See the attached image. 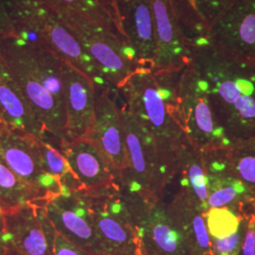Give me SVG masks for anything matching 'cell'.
<instances>
[{
	"label": "cell",
	"instance_id": "4",
	"mask_svg": "<svg viewBox=\"0 0 255 255\" xmlns=\"http://www.w3.org/2000/svg\"><path fill=\"white\" fill-rule=\"evenodd\" d=\"M49 6L73 34L110 86L119 90L131 74L142 67L133 49L120 37L93 25L69 9L51 4Z\"/></svg>",
	"mask_w": 255,
	"mask_h": 255
},
{
	"label": "cell",
	"instance_id": "2",
	"mask_svg": "<svg viewBox=\"0 0 255 255\" xmlns=\"http://www.w3.org/2000/svg\"><path fill=\"white\" fill-rule=\"evenodd\" d=\"M125 108L154 142L165 187L177 175L181 150L188 142L177 107L166 102L149 67H139L119 89Z\"/></svg>",
	"mask_w": 255,
	"mask_h": 255
},
{
	"label": "cell",
	"instance_id": "26",
	"mask_svg": "<svg viewBox=\"0 0 255 255\" xmlns=\"http://www.w3.org/2000/svg\"><path fill=\"white\" fill-rule=\"evenodd\" d=\"M226 149L237 178L255 193V136L235 141Z\"/></svg>",
	"mask_w": 255,
	"mask_h": 255
},
{
	"label": "cell",
	"instance_id": "24",
	"mask_svg": "<svg viewBox=\"0 0 255 255\" xmlns=\"http://www.w3.org/2000/svg\"><path fill=\"white\" fill-rule=\"evenodd\" d=\"M44 200L41 195L20 179L0 157V207L6 213Z\"/></svg>",
	"mask_w": 255,
	"mask_h": 255
},
{
	"label": "cell",
	"instance_id": "5",
	"mask_svg": "<svg viewBox=\"0 0 255 255\" xmlns=\"http://www.w3.org/2000/svg\"><path fill=\"white\" fill-rule=\"evenodd\" d=\"M82 192L88 201L106 255H146L119 182L101 189Z\"/></svg>",
	"mask_w": 255,
	"mask_h": 255
},
{
	"label": "cell",
	"instance_id": "15",
	"mask_svg": "<svg viewBox=\"0 0 255 255\" xmlns=\"http://www.w3.org/2000/svg\"><path fill=\"white\" fill-rule=\"evenodd\" d=\"M62 82L66 139L86 138L95 120L97 85L88 75L64 61L62 63Z\"/></svg>",
	"mask_w": 255,
	"mask_h": 255
},
{
	"label": "cell",
	"instance_id": "31",
	"mask_svg": "<svg viewBox=\"0 0 255 255\" xmlns=\"http://www.w3.org/2000/svg\"><path fill=\"white\" fill-rule=\"evenodd\" d=\"M100 2L105 10V12L107 13L108 17L113 22L114 26L119 33V37L123 41H125L127 44H128L127 38H126V34L123 29V26H122V18H121V13H120V9H119V0H100Z\"/></svg>",
	"mask_w": 255,
	"mask_h": 255
},
{
	"label": "cell",
	"instance_id": "25",
	"mask_svg": "<svg viewBox=\"0 0 255 255\" xmlns=\"http://www.w3.org/2000/svg\"><path fill=\"white\" fill-rule=\"evenodd\" d=\"M42 163L46 173L60 182L63 193L82 191L81 183L71 170L69 164L60 148H57L45 139L38 140Z\"/></svg>",
	"mask_w": 255,
	"mask_h": 255
},
{
	"label": "cell",
	"instance_id": "21",
	"mask_svg": "<svg viewBox=\"0 0 255 255\" xmlns=\"http://www.w3.org/2000/svg\"><path fill=\"white\" fill-rule=\"evenodd\" d=\"M128 43L142 66L152 69L156 55L154 27L149 0H119Z\"/></svg>",
	"mask_w": 255,
	"mask_h": 255
},
{
	"label": "cell",
	"instance_id": "13",
	"mask_svg": "<svg viewBox=\"0 0 255 255\" xmlns=\"http://www.w3.org/2000/svg\"><path fill=\"white\" fill-rule=\"evenodd\" d=\"M45 201L5 213L7 247L21 255H53L55 230L44 211Z\"/></svg>",
	"mask_w": 255,
	"mask_h": 255
},
{
	"label": "cell",
	"instance_id": "33",
	"mask_svg": "<svg viewBox=\"0 0 255 255\" xmlns=\"http://www.w3.org/2000/svg\"><path fill=\"white\" fill-rule=\"evenodd\" d=\"M8 39H17V36L9 18L5 1L0 0V42Z\"/></svg>",
	"mask_w": 255,
	"mask_h": 255
},
{
	"label": "cell",
	"instance_id": "19",
	"mask_svg": "<svg viewBox=\"0 0 255 255\" xmlns=\"http://www.w3.org/2000/svg\"><path fill=\"white\" fill-rule=\"evenodd\" d=\"M166 209L182 235L187 255H213L205 213L192 194L180 187Z\"/></svg>",
	"mask_w": 255,
	"mask_h": 255
},
{
	"label": "cell",
	"instance_id": "17",
	"mask_svg": "<svg viewBox=\"0 0 255 255\" xmlns=\"http://www.w3.org/2000/svg\"><path fill=\"white\" fill-rule=\"evenodd\" d=\"M85 139L103 155L120 182L127 169L126 149L120 109L111 97L110 87L97 95L94 124Z\"/></svg>",
	"mask_w": 255,
	"mask_h": 255
},
{
	"label": "cell",
	"instance_id": "20",
	"mask_svg": "<svg viewBox=\"0 0 255 255\" xmlns=\"http://www.w3.org/2000/svg\"><path fill=\"white\" fill-rule=\"evenodd\" d=\"M0 117L3 124L20 132L40 139L46 128L37 119L14 77L0 54Z\"/></svg>",
	"mask_w": 255,
	"mask_h": 255
},
{
	"label": "cell",
	"instance_id": "29",
	"mask_svg": "<svg viewBox=\"0 0 255 255\" xmlns=\"http://www.w3.org/2000/svg\"><path fill=\"white\" fill-rule=\"evenodd\" d=\"M199 19L205 34L237 0H186Z\"/></svg>",
	"mask_w": 255,
	"mask_h": 255
},
{
	"label": "cell",
	"instance_id": "32",
	"mask_svg": "<svg viewBox=\"0 0 255 255\" xmlns=\"http://www.w3.org/2000/svg\"><path fill=\"white\" fill-rule=\"evenodd\" d=\"M52 254L53 255H93L79 247L75 246L60 236L56 231L52 242Z\"/></svg>",
	"mask_w": 255,
	"mask_h": 255
},
{
	"label": "cell",
	"instance_id": "23",
	"mask_svg": "<svg viewBox=\"0 0 255 255\" xmlns=\"http://www.w3.org/2000/svg\"><path fill=\"white\" fill-rule=\"evenodd\" d=\"M177 175L181 176V188L192 194L204 213H206L208 190L202 153L201 150L192 146L189 141L181 150L178 160Z\"/></svg>",
	"mask_w": 255,
	"mask_h": 255
},
{
	"label": "cell",
	"instance_id": "16",
	"mask_svg": "<svg viewBox=\"0 0 255 255\" xmlns=\"http://www.w3.org/2000/svg\"><path fill=\"white\" fill-rule=\"evenodd\" d=\"M207 182V211L228 209L242 216L254 192L249 190L235 173L226 147L201 151Z\"/></svg>",
	"mask_w": 255,
	"mask_h": 255
},
{
	"label": "cell",
	"instance_id": "14",
	"mask_svg": "<svg viewBox=\"0 0 255 255\" xmlns=\"http://www.w3.org/2000/svg\"><path fill=\"white\" fill-rule=\"evenodd\" d=\"M202 35L221 51L255 63V0H237Z\"/></svg>",
	"mask_w": 255,
	"mask_h": 255
},
{
	"label": "cell",
	"instance_id": "8",
	"mask_svg": "<svg viewBox=\"0 0 255 255\" xmlns=\"http://www.w3.org/2000/svg\"><path fill=\"white\" fill-rule=\"evenodd\" d=\"M126 149L127 169L121 187L148 203L162 201L164 185L154 142L131 117L125 106L120 109Z\"/></svg>",
	"mask_w": 255,
	"mask_h": 255
},
{
	"label": "cell",
	"instance_id": "3",
	"mask_svg": "<svg viewBox=\"0 0 255 255\" xmlns=\"http://www.w3.org/2000/svg\"><path fill=\"white\" fill-rule=\"evenodd\" d=\"M17 40L59 56L104 89L109 84L46 0H4Z\"/></svg>",
	"mask_w": 255,
	"mask_h": 255
},
{
	"label": "cell",
	"instance_id": "11",
	"mask_svg": "<svg viewBox=\"0 0 255 255\" xmlns=\"http://www.w3.org/2000/svg\"><path fill=\"white\" fill-rule=\"evenodd\" d=\"M123 191L145 255H187L182 235L163 201L148 203L135 194Z\"/></svg>",
	"mask_w": 255,
	"mask_h": 255
},
{
	"label": "cell",
	"instance_id": "10",
	"mask_svg": "<svg viewBox=\"0 0 255 255\" xmlns=\"http://www.w3.org/2000/svg\"><path fill=\"white\" fill-rule=\"evenodd\" d=\"M0 157L44 200L47 201L64 191L60 182L45 171L35 137L0 123Z\"/></svg>",
	"mask_w": 255,
	"mask_h": 255
},
{
	"label": "cell",
	"instance_id": "1",
	"mask_svg": "<svg viewBox=\"0 0 255 255\" xmlns=\"http://www.w3.org/2000/svg\"><path fill=\"white\" fill-rule=\"evenodd\" d=\"M192 64L206 84L215 116L231 143L255 136V63L238 59L199 34L189 39Z\"/></svg>",
	"mask_w": 255,
	"mask_h": 255
},
{
	"label": "cell",
	"instance_id": "9",
	"mask_svg": "<svg viewBox=\"0 0 255 255\" xmlns=\"http://www.w3.org/2000/svg\"><path fill=\"white\" fill-rule=\"evenodd\" d=\"M46 218L67 241L93 255H106L82 191H67L44 203Z\"/></svg>",
	"mask_w": 255,
	"mask_h": 255
},
{
	"label": "cell",
	"instance_id": "37",
	"mask_svg": "<svg viewBox=\"0 0 255 255\" xmlns=\"http://www.w3.org/2000/svg\"><path fill=\"white\" fill-rule=\"evenodd\" d=\"M0 123H3V122H2V119H1V117H0Z\"/></svg>",
	"mask_w": 255,
	"mask_h": 255
},
{
	"label": "cell",
	"instance_id": "30",
	"mask_svg": "<svg viewBox=\"0 0 255 255\" xmlns=\"http://www.w3.org/2000/svg\"><path fill=\"white\" fill-rule=\"evenodd\" d=\"M243 214L246 218V225L239 255H255V215L251 211Z\"/></svg>",
	"mask_w": 255,
	"mask_h": 255
},
{
	"label": "cell",
	"instance_id": "12",
	"mask_svg": "<svg viewBox=\"0 0 255 255\" xmlns=\"http://www.w3.org/2000/svg\"><path fill=\"white\" fill-rule=\"evenodd\" d=\"M156 55L152 72H180L190 64L189 38L182 31L173 0H149Z\"/></svg>",
	"mask_w": 255,
	"mask_h": 255
},
{
	"label": "cell",
	"instance_id": "28",
	"mask_svg": "<svg viewBox=\"0 0 255 255\" xmlns=\"http://www.w3.org/2000/svg\"><path fill=\"white\" fill-rule=\"evenodd\" d=\"M51 5L69 9L87 20L93 25L101 27L110 33L119 36L113 22L108 17L100 0H46ZM125 42V41H124Z\"/></svg>",
	"mask_w": 255,
	"mask_h": 255
},
{
	"label": "cell",
	"instance_id": "18",
	"mask_svg": "<svg viewBox=\"0 0 255 255\" xmlns=\"http://www.w3.org/2000/svg\"><path fill=\"white\" fill-rule=\"evenodd\" d=\"M59 146L81 183L82 191L101 189L118 182L107 160L89 140L64 139Z\"/></svg>",
	"mask_w": 255,
	"mask_h": 255
},
{
	"label": "cell",
	"instance_id": "27",
	"mask_svg": "<svg viewBox=\"0 0 255 255\" xmlns=\"http://www.w3.org/2000/svg\"><path fill=\"white\" fill-rule=\"evenodd\" d=\"M29 46L35 57L38 70L44 86L57 102L64 107L62 82V63L64 60L50 51Z\"/></svg>",
	"mask_w": 255,
	"mask_h": 255
},
{
	"label": "cell",
	"instance_id": "22",
	"mask_svg": "<svg viewBox=\"0 0 255 255\" xmlns=\"http://www.w3.org/2000/svg\"><path fill=\"white\" fill-rule=\"evenodd\" d=\"M213 255H239L246 218L228 209H209L205 214Z\"/></svg>",
	"mask_w": 255,
	"mask_h": 255
},
{
	"label": "cell",
	"instance_id": "6",
	"mask_svg": "<svg viewBox=\"0 0 255 255\" xmlns=\"http://www.w3.org/2000/svg\"><path fill=\"white\" fill-rule=\"evenodd\" d=\"M177 114L187 140L197 149L204 151L232 144L219 126L206 84L192 62L179 76Z\"/></svg>",
	"mask_w": 255,
	"mask_h": 255
},
{
	"label": "cell",
	"instance_id": "34",
	"mask_svg": "<svg viewBox=\"0 0 255 255\" xmlns=\"http://www.w3.org/2000/svg\"><path fill=\"white\" fill-rule=\"evenodd\" d=\"M5 212L0 207V255H6L8 247L6 243V232H5Z\"/></svg>",
	"mask_w": 255,
	"mask_h": 255
},
{
	"label": "cell",
	"instance_id": "36",
	"mask_svg": "<svg viewBox=\"0 0 255 255\" xmlns=\"http://www.w3.org/2000/svg\"><path fill=\"white\" fill-rule=\"evenodd\" d=\"M6 255H19L18 253H16L15 251H13V250H11V249H9L8 248V251H7V254Z\"/></svg>",
	"mask_w": 255,
	"mask_h": 255
},
{
	"label": "cell",
	"instance_id": "7",
	"mask_svg": "<svg viewBox=\"0 0 255 255\" xmlns=\"http://www.w3.org/2000/svg\"><path fill=\"white\" fill-rule=\"evenodd\" d=\"M0 54L46 132L60 142L66 139L64 107L44 86L31 47L17 39H8L0 42Z\"/></svg>",
	"mask_w": 255,
	"mask_h": 255
},
{
	"label": "cell",
	"instance_id": "35",
	"mask_svg": "<svg viewBox=\"0 0 255 255\" xmlns=\"http://www.w3.org/2000/svg\"><path fill=\"white\" fill-rule=\"evenodd\" d=\"M246 211H251V212H253L255 215V195L253 196V198L249 201L245 212H246Z\"/></svg>",
	"mask_w": 255,
	"mask_h": 255
}]
</instances>
